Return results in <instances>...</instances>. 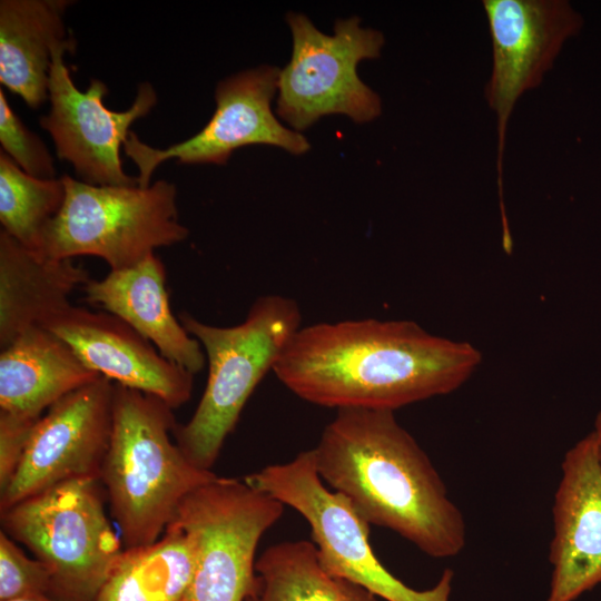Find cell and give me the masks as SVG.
Returning a JSON list of instances; mask_svg holds the SVG:
<instances>
[{
    "mask_svg": "<svg viewBox=\"0 0 601 601\" xmlns=\"http://www.w3.org/2000/svg\"><path fill=\"white\" fill-rule=\"evenodd\" d=\"M482 362L471 343L407 319H346L302 326L276 362L299 398L332 408L393 411L461 387Z\"/></svg>",
    "mask_w": 601,
    "mask_h": 601,
    "instance_id": "6da1fadb",
    "label": "cell"
},
{
    "mask_svg": "<svg viewBox=\"0 0 601 601\" xmlns=\"http://www.w3.org/2000/svg\"><path fill=\"white\" fill-rule=\"evenodd\" d=\"M312 450L324 484L370 526L388 529L435 559L463 551L464 516L393 411L336 410Z\"/></svg>",
    "mask_w": 601,
    "mask_h": 601,
    "instance_id": "7a4b0ae2",
    "label": "cell"
},
{
    "mask_svg": "<svg viewBox=\"0 0 601 601\" xmlns=\"http://www.w3.org/2000/svg\"><path fill=\"white\" fill-rule=\"evenodd\" d=\"M162 400L115 383L112 428L100 482L125 549L158 541L184 499L217 475L191 463L171 439Z\"/></svg>",
    "mask_w": 601,
    "mask_h": 601,
    "instance_id": "3957f363",
    "label": "cell"
},
{
    "mask_svg": "<svg viewBox=\"0 0 601 601\" xmlns=\"http://www.w3.org/2000/svg\"><path fill=\"white\" fill-rule=\"evenodd\" d=\"M178 319L200 343L208 377L194 414L176 424L174 439L191 463L211 470L249 396L302 327V313L296 300L272 294L257 298L235 326L209 325L187 312Z\"/></svg>",
    "mask_w": 601,
    "mask_h": 601,
    "instance_id": "277c9868",
    "label": "cell"
},
{
    "mask_svg": "<svg viewBox=\"0 0 601 601\" xmlns=\"http://www.w3.org/2000/svg\"><path fill=\"white\" fill-rule=\"evenodd\" d=\"M66 197L46 226L39 256L72 259L96 256L110 270L132 267L157 248L185 240L178 220L177 188L167 180L149 187L97 186L61 176Z\"/></svg>",
    "mask_w": 601,
    "mask_h": 601,
    "instance_id": "5b68a950",
    "label": "cell"
},
{
    "mask_svg": "<svg viewBox=\"0 0 601 601\" xmlns=\"http://www.w3.org/2000/svg\"><path fill=\"white\" fill-rule=\"evenodd\" d=\"M99 479H72L1 511L2 528L45 564L56 601H95L125 548Z\"/></svg>",
    "mask_w": 601,
    "mask_h": 601,
    "instance_id": "8992f818",
    "label": "cell"
},
{
    "mask_svg": "<svg viewBox=\"0 0 601 601\" xmlns=\"http://www.w3.org/2000/svg\"><path fill=\"white\" fill-rule=\"evenodd\" d=\"M244 481L307 521L321 563L329 573L362 585L384 601H450L454 580L451 569L444 570L432 588L416 590L382 564L371 546L370 525L341 494L324 484L312 449L253 472Z\"/></svg>",
    "mask_w": 601,
    "mask_h": 601,
    "instance_id": "52a82bcc",
    "label": "cell"
},
{
    "mask_svg": "<svg viewBox=\"0 0 601 601\" xmlns=\"http://www.w3.org/2000/svg\"><path fill=\"white\" fill-rule=\"evenodd\" d=\"M285 505L244 480L216 476L188 494L170 523L183 531L193 574L185 601H245L260 538Z\"/></svg>",
    "mask_w": 601,
    "mask_h": 601,
    "instance_id": "ba28073f",
    "label": "cell"
},
{
    "mask_svg": "<svg viewBox=\"0 0 601 601\" xmlns=\"http://www.w3.org/2000/svg\"><path fill=\"white\" fill-rule=\"evenodd\" d=\"M293 37L289 62L280 69L276 114L300 132L323 116L341 114L355 122L382 112L381 97L357 75L362 60L381 56V31L361 27L358 17L339 19L325 35L303 13L286 17Z\"/></svg>",
    "mask_w": 601,
    "mask_h": 601,
    "instance_id": "9c48e42d",
    "label": "cell"
},
{
    "mask_svg": "<svg viewBox=\"0 0 601 601\" xmlns=\"http://www.w3.org/2000/svg\"><path fill=\"white\" fill-rule=\"evenodd\" d=\"M280 69L259 66L223 79L216 87V109L206 126L193 137L165 149L142 142L130 131L122 148L138 168V186H150L154 170L168 159L179 164L225 165L242 147L263 144L293 155L306 152V137L285 127L272 110Z\"/></svg>",
    "mask_w": 601,
    "mask_h": 601,
    "instance_id": "30bf717a",
    "label": "cell"
},
{
    "mask_svg": "<svg viewBox=\"0 0 601 601\" xmlns=\"http://www.w3.org/2000/svg\"><path fill=\"white\" fill-rule=\"evenodd\" d=\"M76 49L75 39L58 46L49 71L50 110L39 125L51 136L59 159L69 161L81 181L97 186H137V177L122 169L120 148L131 125L157 104L149 82L138 86L136 98L125 111L108 109L105 82L90 79L87 90L73 83L63 57Z\"/></svg>",
    "mask_w": 601,
    "mask_h": 601,
    "instance_id": "8fae6325",
    "label": "cell"
},
{
    "mask_svg": "<svg viewBox=\"0 0 601 601\" xmlns=\"http://www.w3.org/2000/svg\"><path fill=\"white\" fill-rule=\"evenodd\" d=\"M492 42V70L485 97L497 119V175L509 118L523 92L543 80L582 17L565 0H484Z\"/></svg>",
    "mask_w": 601,
    "mask_h": 601,
    "instance_id": "7c38bea8",
    "label": "cell"
},
{
    "mask_svg": "<svg viewBox=\"0 0 601 601\" xmlns=\"http://www.w3.org/2000/svg\"><path fill=\"white\" fill-rule=\"evenodd\" d=\"M115 383L105 376L56 402L37 422L1 511L61 482L100 477L112 428Z\"/></svg>",
    "mask_w": 601,
    "mask_h": 601,
    "instance_id": "4fadbf2b",
    "label": "cell"
},
{
    "mask_svg": "<svg viewBox=\"0 0 601 601\" xmlns=\"http://www.w3.org/2000/svg\"><path fill=\"white\" fill-rule=\"evenodd\" d=\"M62 339L91 371L156 396L173 410L187 403L194 374L164 357L119 317L69 305L41 325Z\"/></svg>",
    "mask_w": 601,
    "mask_h": 601,
    "instance_id": "5bb4252c",
    "label": "cell"
},
{
    "mask_svg": "<svg viewBox=\"0 0 601 601\" xmlns=\"http://www.w3.org/2000/svg\"><path fill=\"white\" fill-rule=\"evenodd\" d=\"M552 518L545 601H575L601 584V470L592 433L564 454Z\"/></svg>",
    "mask_w": 601,
    "mask_h": 601,
    "instance_id": "9a60e30c",
    "label": "cell"
},
{
    "mask_svg": "<svg viewBox=\"0 0 601 601\" xmlns=\"http://www.w3.org/2000/svg\"><path fill=\"white\" fill-rule=\"evenodd\" d=\"M81 290L85 302L122 319L168 361L194 375L204 370L205 352L173 314L166 268L155 253L132 267L90 278Z\"/></svg>",
    "mask_w": 601,
    "mask_h": 601,
    "instance_id": "2e32d148",
    "label": "cell"
},
{
    "mask_svg": "<svg viewBox=\"0 0 601 601\" xmlns=\"http://www.w3.org/2000/svg\"><path fill=\"white\" fill-rule=\"evenodd\" d=\"M101 375L42 326L18 335L0 353V412L39 420L69 393Z\"/></svg>",
    "mask_w": 601,
    "mask_h": 601,
    "instance_id": "e0dca14e",
    "label": "cell"
},
{
    "mask_svg": "<svg viewBox=\"0 0 601 601\" xmlns=\"http://www.w3.org/2000/svg\"><path fill=\"white\" fill-rule=\"evenodd\" d=\"M90 279L72 259L28 249L0 229V347L70 305L69 296Z\"/></svg>",
    "mask_w": 601,
    "mask_h": 601,
    "instance_id": "ac0fdd59",
    "label": "cell"
},
{
    "mask_svg": "<svg viewBox=\"0 0 601 601\" xmlns=\"http://www.w3.org/2000/svg\"><path fill=\"white\" fill-rule=\"evenodd\" d=\"M68 0L0 1V82L37 109L48 99L53 50L72 39L63 17Z\"/></svg>",
    "mask_w": 601,
    "mask_h": 601,
    "instance_id": "d6986e66",
    "label": "cell"
},
{
    "mask_svg": "<svg viewBox=\"0 0 601 601\" xmlns=\"http://www.w3.org/2000/svg\"><path fill=\"white\" fill-rule=\"evenodd\" d=\"M245 601H381L345 578L326 571L313 541H283L256 560L255 580Z\"/></svg>",
    "mask_w": 601,
    "mask_h": 601,
    "instance_id": "ffe728a7",
    "label": "cell"
},
{
    "mask_svg": "<svg viewBox=\"0 0 601 601\" xmlns=\"http://www.w3.org/2000/svg\"><path fill=\"white\" fill-rule=\"evenodd\" d=\"M193 564L185 534L169 524L155 543L124 550L95 601H185Z\"/></svg>",
    "mask_w": 601,
    "mask_h": 601,
    "instance_id": "44dd1931",
    "label": "cell"
},
{
    "mask_svg": "<svg viewBox=\"0 0 601 601\" xmlns=\"http://www.w3.org/2000/svg\"><path fill=\"white\" fill-rule=\"evenodd\" d=\"M66 197L60 178L41 179L24 173L0 151V223L6 233L37 253L42 233Z\"/></svg>",
    "mask_w": 601,
    "mask_h": 601,
    "instance_id": "7402d4cb",
    "label": "cell"
},
{
    "mask_svg": "<svg viewBox=\"0 0 601 601\" xmlns=\"http://www.w3.org/2000/svg\"><path fill=\"white\" fill-rule=\"evenodd\" d=\"M0 142L1 150L28 175L41 179L56 178L50 151L10 107L2 89H0Z\"/></svg>",
    "mask_w": 601,
    "mask_h": 601,
    "instance_id": "603a6c76",
    "label": "cell"
},
{
    "mask_svg": "<svg viewBox=\"0 0 601 601\" xmlns=\"http://www.w3.org/2000/svg\"><path fill=\"white\" fill-rule=\"evenodd\" d=\"M51 591L49 571L38 559L29 558L4 531L0 532V601Z\"/></svg>",
    "mask_w": 601,
    "mask_h": 601,
    "instance_id": "cb8c5ba5",
    "label": "cell"
},
{
    "mask_svg": "<svg viewBox=\"0 0 601 601\" xmlns=\"http://www.w3.org/2000/svg\"><path fill=\"white\" fill-rule=\"evenodd\" d=\"M38 421L0 412V493L18 470Z\"/></svg>",
    "mask_w": 601,
    "mask_h": 601,
    "instance_id": "d4e9b609",
    "label": "cell"
},
{
    "mask_svg": "<svg viewBox=\"0 0 601 601\" xmlns=\"http://www.w3.org/2000/svg\"><path fill=\"white\" fill-rule=\"evenodd\" d=\"M591 433L594 439L598 462L601 470V411L595 416L594 427Z\"/></svg>",
    "mask_w": 601,
    "mask_h": 601,
    "instance_id": "484cf974",
    "label": "cell"
},
{
    "mask_svg": "<svg viewBox=\"0 0 601 601\" xmlns=\"http://www.w3.org/2000/svg\"><path fill=\"white\" fill-rule=\"evenodd\" d=\"M9 601H56L48 594H37V595H28L23 598H18Z\"/></svg>",
    "mask_w": 601,
    "mask_h": 601,
    "instance_id": "4316f807",
    "label": "cell"
}]
</instances>
